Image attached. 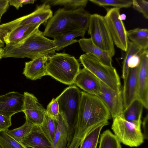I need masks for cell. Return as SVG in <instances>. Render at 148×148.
I'll return each mask as SVG.
<instances>
[{
	"mask_svg": "<svg viewBox=\"0 0 148 148\" xmlns=\"http://www.w3.org/2000/svg\"><path fill=\"white\" fill-rule=\"evenodd\" d=\"M111 117L108 109L98 96L82 91L74 134L67 148H78L91 130L102 124L109 123Z\"/></svg>",
	"mask_w": 148,
	"mask_h": 148,
	"instance_id": "cell-1",
	"label": "cell"
},
{
	"mask_svg": "<svg viewBox=\"0 0 148 148\" xmlns=\"http://www.w3.org/2000/svg\"><path fill=\"white\" fill-rule=\"evenodd\" d=\"M56 47L53 40L44 36L39 29L22 40L6 45L3 58H27L32 60L41 56L50 57L55 53Z\"/></svg>",
	"mask_w": 148,
	"mask_h": 148,
	"instance_id": "cell-2",
	"label": "cell"
},
{
	"mask_svg": "<svg viewBox=\"0 0 148 148\" xmlns=\"http://www.w3.org/2000/svg\"><path fill=\"white\" fill-rule=\"evenodd\" d=\"M90 15L83 8L73 10L59 8L47 22L43 35L54 38L61 34L75 30L86 31Z\"/></svg>",
	"mask_w": 148,
	"mask_h": 148,
	"instance_id": "cell-3",
	"label": "cell"
},
{
	"mask_svg": "<svg viewBox=\"0 0 148 148\" xmlns=\"http://www.w3.org/2000/svg\"><path fill=\"white\" fill-rule=\"evenodd\" d=\"M47 75L63 84H74L79 73L80 64L73 56L65 53H55L48 58L47 64Z\"/></svg>",
	"mask_w": 148,
	"mask_h": 148,
	"instance_id": "cell-4",
	"label": "cell"
},
{
	"mask_svg": "<svg viewBox=\"0 0 148 148\" xmlns=\"http://www.w3.org/2000/svg\"><path fill=\"white\" fill-rule=\"evenodd\" d=\"M82 95V91L75 85L65 89L56 99L59 106V114L66 122L69 131L68 142L69 145L74 134Z\"/></svg>",
	"mask_w": 148,
	"mask_h": 148,
	"instance_id": "cell-5",
	"label": "cell"
},
{
	"mask_svg": "<svg viewBox=\"0 0 148 148\" xmlns=\"http://www.w3.org/2000/svg\"><path fill=\"white\" fill-rule=\"evenodd\" d=\"M79 60L84 68L110 88L117 91L121 90L120 77L112 66L106 65L92 55L86 53L81 55Z\"/></svg>",
	"mask_w": 148,
	"mask_h": 148,
	"instance_id": "cell-6",
	"label": "cell"
},
{
	"mask_svg": "<svg viewBox=\"0 0 148 148\" xmlns=\"http://www.w3.org/2000/svg\"><path fill=\"white\" fill-rule=\"evenodd\" d=\"M87 30L93 43L110 53L113 57L115 53L114 43L104 16L97 14H90Z\"/></svg>",
	"mask_w": 148,
	"mask_h": 148,
	"instance_id": "cell-7",
	"label": "cell"
},
{
	"mask_svg": "<svg viewBox=\"0 0 148 148\" xmlns=\"http://www.w3.org/2000/svg\"><path fill=\"white\" fill-rule=\"evenodd\" d=\"M141 125L127 121L122 115L113 119L111 128L120 143L131 147H137L145 139Z\"/></svg>",
	"mask_w": 148,
	"mask_h": 148,
	"instance_id": "cell-8",
	"label": "cell"
},
{
	"mask_svg": "<svg viewBox=\"0 0 148 148\" xmlns=\"http://www.w3.org/2000/svg\"><path fill=\"white\" fill-rule=\"evenodd\" d=\"M120 9L116 8H107L104 17L114 43L117 47L126 52L129 40L124 23L119 18Z\"/></svg>",
	"mask_w": 148,
	"mask_h": 148,
	"instance_id": "cell-9",
	"label": "cell"
},
{
	"mask_svg": "<svg viewBox=\"0 0 148 148\" xmlns=\"http://www.w3.org/2000/svg\"><path fill=\"white\" fill-rule=\"evenodd\" d=\"M53 16L50 5L43 3L38 6L32 13L9 22L3 24L1 28L3 32L7 33L14 28L22 25L46 23Z\"/></svg>",
	"mask_w": 148,
	"mask_h": 148,
	"instance_id": "cell-10",
	"label": "cell"
},
{
	"mask_svg": "<svg viewBox=\"0 0 148 148\" xmlns=\"http://www.w3.org/2000/svg\"><path fill=\"white\" fill-rule=\"evenodd\" d=\"M101 81V90L98 96L103 102L113 119L122 115L124 105L122 90H114Z\"/></svg>",
	"mask_w": 148,
	"mask_h": 148,
	"instance_id": "cell-11",
	"label": "cell"
},
{
	"mask_svg": "<svg viewBox=\"0 0 148 148\" xmlns=\"http://www.w3.org/2000/svg\"><path fill=\"white\" fill-rule=\"evenodd\" d=\"M23 95V112L25 114L26 120L34 125L40 126L47 114L46 110L33 94L25 92Z\"/></svg>",
	"mask_w": 148,
	"mask_h": 148,
	"instance_id": "cell-12",
	"label": "cell"
},
{
	"mask_svg": "<svg viewBox=\"0 0 148 148\" xmlns=\"http://www.w3.org/2000/svg\"><path fill=\"white\" fill-rule=\"evenodd\" d=\"M140 58L138 72V99L143 103L144 107L148 108V51L142 50L138 54Z\"/></svg>",
	"mask_w": 148,
	"mask_h": 148,
	"instance_id": "cell-13",
	"label": "cell"
},
{
	"mask_svg": "<svg viewBox=\"0 0 148 148\" xmlns=\"http://www.w3.org/2000/svg\"><path fill=\"white\" fill-rule=\"evenodd\" d=\"M24 103L23 94L17 92L0 95V114L11 117L15 114L23 112Z\"/></svg>",
	"mask_w": 148,
	"mask_h": 148,
	"instance_id": "cell-14",
	"label": "cell"
},
{
	"mask_svg": "<svg viewBox=\"0 0 148 148\" xmlns=\"http://www.w3.org/2000/svg\"><path fill=\"white\" fill-rule=\"evenodd\" d=\"M139 65L135 68H129L124 84L122 94L124 110L134 100L138 99V72Z\"/></svg>",
	"mask_w": 148,
	"mask_h": 148,
	"instance_id": "cell-15",
	"label": "cell"
},
{
	"mask_svg": "<svg viewBox=\"0 0 148 148\" xmlns=\"http://www.w3.org/2000/svg\"><path fill=\"white\" fill-rule=\"evenodd\" d=\"M74 84L84 92L96 96L100 93L101 90L100 80L85 68L80 70Z\"/></svg>",
	"mask_w": 148,
	"mask_h": 148,
	"instance_id": "cell-16",
	"label": "cell"
},
{
	"mask_svg": "<svg viewBox=\"0 0 148 148\" xmlns=\"http://www.w3.org/2000/svg\"><path fill=\"white\" fill-rule=\"evenodd\" d=\"M49 57L41 56L26 62L23 74L28 79L35 80L47 75V62Z\"/></svg>",
	"mask_w": 148,
	"mask_h": 148,
	"instance_id": "cell-17",
	"label": "cell"
},
{
	"mask_svg": "<svg viewBox=\"0 0 148 148\" xmlns=\"http://www.w3.org/2000/svg\"><path fill=\"white\" fill-rule=\"evenodd\" d=\"M31 148H52V143L42 131L40 126L34 125L21 142Z\"/></svg>",
	"mask_w": 148,
	"mask_h": 148,
	"instance_id": "cell-18",
	"label": "cell"
},
{
	"mask_svg": "<svg viewBox=\"0 0 148 148\" xmlns=\"http://www.w3.org/2000/svg\"><path fill=\"white\" fill-rule=\"evenodd\" d=\"M78 42L81 49L86 53L92 55L106 65L112 66L111 54L95 45L90 38H82L78 40Z\"/></svg>",
	"mask_w": 148,
	"mask_h": 148,
	"instance_id": "cell-19",
	"label": "cell"
},
{
	"mask_svg": "<svg viewBox=\"0 0 148 148\" xmlns=\"http://www.w3.org/2000/svg\"><path fill=\"white\" fill-rule=\"evenodd\" d=\"M40 25L32 24L17 27L6 34L1 39L6 45L18 42L38 29Z\"/></svg>",
	"mask_w": 148,
	"mask_h": 148,
	"instance_id": "cell-20",
	"label": "cell"
},
{
	"mask_svg": "<svg viewBox=\"0 0 148 148\" xmlns=\"http://www.w3.org/2000/svg\"><path fill=\"white\" fill-rule=\"evenodd\" d=\"M142 50L131 41H129L127 49L123 62L122 77L124 79L129 68H133L138 66L140 59L138 54Z\"/></svg>",
	"mask_w": 148,
	"mask_h": 148,
	"instance_id": "cell-21",
	"label": "cell"
},
{
	"mask_svg": "<svg viewBox=\"0 0 148 148\" xmlns=\"http://www.w3.org/2000/svg\"><path fill=\"white\" fill-rule=\"evenodd\" d=\"M56 119L58 126L52 144V148H66L69 134L68 125L60 114Z\"/></svg>",
	"mask_w": 148,
	"mask_h": 148,
	"instance_id": "cell-22",
	"label": "cell"
},
{
	"mask_svg": "<svg viewBox=\"0 0 148 148\" xmlns=\"http://www.w3.org/2000/svg\"><path fill=\"white\" fill-rule=\"evenodd\" d=\"M143 105L138 99H136L123 110L122 116L127 121L141 125Z\"/></svg>",
	"mask_w": 148,
	"mask_h": 148,
	"instance_id": "cell-23",
	"label": "cell"
},
{
	"mask_svg": "<svg viewBox=\"0 0 148 148\" xmlns=\"http://www.w3.org/2000/svg\"><path fill=\"white\" fill-rule=\"evenodd\" d=\"M86 31L83 29H78L56 36L53 40L56 47V51H59L69 45L78 42V40L74 38L79 36L84 37Z\"/></svg>",
	"mask_w": 148,
	"mask_h": 148,
	"instance_id": "cell-24",
	"label": "cell"
},
{
	"mask_svg": "<svg viewBox=\"0 0 148 148\" xmlns=\"http://www.w3.org/2000/svg\"><path fill=\"white\" fill-rule=\"evenodd\" d=\"M128 39L142 50L148 49V30L139 28L127 31Z\"/></svg>",
	"mask_w": 148,
	"mask_h": 148,
	"instance_id": "cell-25",
	"label": "cell"
},
{
	"mask_svg": "<svg viewBox=\"0 0 148 148\" xmlns=\"http://www.w3.org/2000/svg\"><path fill=\"white\" fill-rule=\"evenodd\" d=\"M109 123H104L94 128L86 136L80 144V148H96L101 130Z\"/></svg>",
	"mask_w": 148,
	"mask_h": 148,
	"instance_id": "cell-26",
	"label": "cell"
},
{
	"mask_svg": "<svg viewBox=\"0 0 148 148\" xmlns=\"http://www.w3.org/2000/svg\"><path fill=\"white\" fill-rule=\"evenodd\" d=\"M41 1L50 5L63 6L67 10H73L81 8H84L87 5L88 0H47Z\"/></svg>",
	"mask_w": 148,
	"mask_h": 148,
	"instance_id": "cell-27",
	"label": "cell"
},
{
	"mask_svg": "<svg viewBox=\"0 0 148 148\" xmlns=\"http://www.w3.org/2000/svg\"><path fill=\"white\" fill-rule=\"evenodd\" d=\"M99 143V148H121L117 138L109 130L101 135Z\"/></svg>",
	"mask_w": 148,
	"mask_h": 148,
	"instance_id": "cell-28",
	"label": "cell"
},
{
	"mask_svg": "<svg viewBox=\"0 0 148 148\" xmlns=\"http://www.w3.org/2000/svg\"><path fill=\"white\" fill-rule=\"evenodd\" d=\"M58 126L57 119H55L47 114L40 126L41 129L49 140L52 144Z\"/></svg>",
	"mask_w": 148,
	"mask_h": 148,
	"instance_id": "cell-29",
	"label": "cell"
},
{
	"mask_svg": "<svg viewBox=\"0 0 148 148\" xmlns=\"http://www.w3.org/2000/svg\"><path fill=\"white\" fill-rule=\"evenodd\" d=\"M34 125L27 120L21 126L12 130H8L5 132L18 142L21 143L23 139L31 130Z\"/></svg>",
	"mask_w": 148,
	"mask_h": 148,
	"instance_id": "cell-30",
	"label": "cell"
},
{
	"mask_svg": "<svg viewBox=\"0 0 148 148\" xmlns=\"http://www.w3.org/2000/svg\"><path fill=\"white\" fill-rule=\"evenodd\" d=\"M90 1L100 6H112L120 9L130 7L132 0H89Z\"/></svg>",
	"mask_w": 148,
	"mask_h": 148,
	"instance_id": "cell-31",
	"label": "cell"
},
{
	"mask_svg": "<svg viewBox=\"0 0 148 148\" xmlns=\"http://www.w3.org/2000/svg\"><path fill=\"white\" fill-rule=\"evenodd\" d=\"M0 147L1 148H28L5 132H0Z\"/></svg>",
	"mask_w": 148,
	"mask_h": 148,
	"instance_id": "cell-32",
	"label": "cell"
},
{
	"mask_svg": "<svg viewBox=\"0 0 148 148\" xmlns=\"http://www.w3.org/2000/svg\"><path fill=\"white\" fill-rule=\"evenodd\" d=\"M132 7L148 18V1L145 0H132Z\"/></svg>",
	"mask_w": 148,
	"mask_h": 148,
	"instance_id": "cell-33",
	"label": "cell"
},
{
	"mask_svg": "<svg viewBox=\"0 0 148 148\" xmlns=\"http://www.w3.org/2000/svg\"><path fill=\"white\" fill-rule=\"evenodd\" d=\"M47 114L55 119H56L59 114V108L57 99L53 98L48 104L46 110Z\"/></svg>",
	"mask_w": 148,
	"mask_h": 148,
	"instance_id": "cell-34",
	"label": "cell"
},
{
	"mask_svg": "<svg viewBox=\"0 0 148 148\" xmlns=\"http://www.w3.org/2000/svg\"><path fill=\"white\" fill-rule=\"evenodd\" d=\"M11 125V117L0 114V132L6 131Z\"/></svg>",
	"mask_w": 148,
	"mask_h": 148,
	"instance_id": "cell-35",
	"label": "cell"
},
{
	"mask_svg": "<svg viewBox=\"0 0 148 148\" xmlns=\"http://www.w3.org/2000/svg\"><path fill=\"white\" fill-rule=\"evenodd\" d=\"M35 0H9V5L14 7L17 10L23 5L28 4H33Z\"/></svg>",
	"mask_w": 148,
	"mask_h": 148,
	"instance_id": "cell-36",
	"label": "cell"
},
{
	"mask_svg": "<svg viewBox=\"0 0 148 148\" xmlns=\"http://www.w3.org/2000/svg\"><path fill=\"white\" fill-rule=\"evenodd\" d=\"M9 5V0H0V23L2 15L7 12Z\"/></svg>",
	"mask_w": 148,
	"mask_h": 148,
	"instance_id": "cell-37",
	"label": "cell"
},
{
	"mask_svg": "<svg viewBox=\"0 0 148 148\" xmlns=\"http://www.w3.org/2000/svg\"><path fill=\"white\" fill-rule=\"evenodd\" d=\"M148 114L144 118L143 122V128L144 130L143 134L144 138H148Z\"/></svg>",
	"mask_w": 148,
	"mask_h": 148,
	"instance_id": "cell-38",
	"label": "cell"
},
{
	"mask_svg": "<svg viewBox=\"0 0 148 148\" xmlns=\"http://www.w3.org/2000/svg\"><path fill=\"white\" fill-rule=\"evenodd\" d=\"M119 18L121 20H125L126 18V15L125 14H122L120 15L119 16Z\"/></svg>",
	"mask_w": 148,
	"mask_h": 148,
	"instance_id": "cell-39",
	"label": "cell"
},
{
	"mask_svg": "<svg viewBox=\"0 0 148 148\" xmlns=\"http://www.w3.org/2000/svg\"><path fill=\"white\" fill-rule=\"evenodd\" d=\"M3 48L0 47V60L3 58Z\"/></svg>",
	"mask_w": 148,
	"mask_h": 148,
	"instance_id": "cell-40",
	"label": "cell"
},
{
	"mask_svg": "<svg viewBox=\"0 0 148 148\" xmlns=\"http://www.w3.org/2000/svg\"><path fill=\"white\" fill-rule=\"evenodd\" d=\"M5 43L0 38V47H4Z\"/></svg>",
	"mask_w": 148,
	"mask_h": 148,
	"instance_id": "cell-41",
	"label": "cell"
},
{
	"mask_svg": "<svg viewBox=\"0 0 148 148\" xmlns=\"http://www.w3.org/2000/svg\"><path fill=\"white\" fill-rule=\"evenodd\" d=\"M0 148H1V147H0Z\"/></svg>",
	"mask_w": 148,
	"mask_h": 148,
	"instance_id": "cell-42",
	"label": "cell"
}]
</instances>
